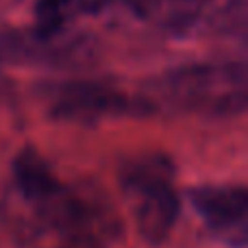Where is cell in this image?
<instances>
[{
    "label": "cell",
    "mask_w": 248,
    "mask_h": 248,
    "mask_svg": "<svg viewBox=\"0 0 248 248\" xmlns=\"http://www.w3.org/2000/svg\"><path fill=\"white\" fill-rule=\"evenodd\" d=\"M50 113L57 120L92 124L109 116L150 113L146 100H133L118 87L98 81L65 83L52 96Z\"/></svg>",
    "instance_id": "277c9868"
},
{
    "label": "cell",
    "mask_w": 248,
    "mask_h": 248,
    "mask_svg": "<svg viewBox=\"0 0 248 248\" xmlns=\"http://www.w3.org/2000/svg\"><path fill=\"white\" fill-rule=\"evenodd\" d=\"M0 98H2V77H0Z\"/></svg>",
    "instance_id": "9c48e42d"
},
{
    "label": "cell",
    "mask_w": 248,
    "mask_h": 248,
    "mask_svg": "<svg viewBox=\"0 0 248 248\" xmlns=\"http://www.w3.org/2000/svg\"><path fill=\"white\" fill-rule=\"evenodd\" d=\"M194 209L211 233L231 248L248 242V192L242 185H207L189 192Z\"/></svg>",
    "instance_id": "5b68a950"
},
{
    "label": "cell",
    "mask_w": 248,
    "mask_h": 248,
    "mask_svg": "<svg viewBox=\"0 0 248 248\" xmlns=\"http://www.w3.org/2000/svg\"><path fill=\"white\" fill-rule=\"evenodd\" d=\"M37 220L57 233L59 248H111L120 235V220L103 198L65 185Z\"/></svg>",
    "instance_id": "3957f363"
},
{
    "label": "cell",
    "mask_w": 248,
    "mask_h": 248,
    "mask_svg": "<svg viewBox=\"0 0 248 248\" xmlns=\"http://www.w3.org/2000/svg\"><path fill=\"white\" fill-rule=\"evenodd\" d=\"M131 9L163 31H192L202 20L224 13L222 0H128Z\"/></svg>",
    "instance_id": "8992f818"
},
{
    "label": "cell",
    "mask_w": 248,
    "mask_h": 248,
    "mask_svg": "<svg viewBox=\"0 0 248 248\" xmlns=\"http://www.w3.org/2000/svg\"><path fill=\"white\" fill-rule=\"evenodd\" d=\"M120 183L140 235L148 244L166 242L181 214L172 161L159 153L135 157L122 166Z\"/></svg>",
    "instance_id": "7a4b0ae2"
},
{
    "label": "cell",
    "mask_w": 248,
    "mask_h": 248,
    "mask_svg": "<svg viewBox=\"0 0 248 248\" xmlns=\"http://www.w3.org/2000/svg\"><path fill=\"white\" fill-rule=\"evenodd\" d=\"M155 92V98H144L148 109L153 100H163L181 111L235 116L246 107V68L244 63L185 65L163 74Z\"/></svg>",
    "instance_id": "6da1fadb"
},
{
    "label": "cell",
    "mask_w": 248,
    "mask_h": 248,
    "mask_svg": "<svg viewBox=\"0 0 248 248\" xmlns=\"http://www.w3.org/2000/svg\"><path fill=\"white\" fill-rule=\"evenodd\" d=\"M13 183H16L22 201L35 214V218L63 187L52 174L46 159L33 148H22L17 153L16 161H13Z\"/></svg>",
    "instance_id": "52a82bcc"
},
{
    "label": "cell",
    "mask_w": 248,
    "mask_h": 248,
    "mask_svg": "<svg viewBox=\"0 0 248 248\" xmlns=\"http://www.w3.org/2000/svg\"><path fill=\"white\" fill-rule=\"evenodd\" d=\"M72 0H37L35 4V31L42 39L52 37L63 26Z\"/></svg>",
    "instance_id": "ba28073f"
}]
</instances>
